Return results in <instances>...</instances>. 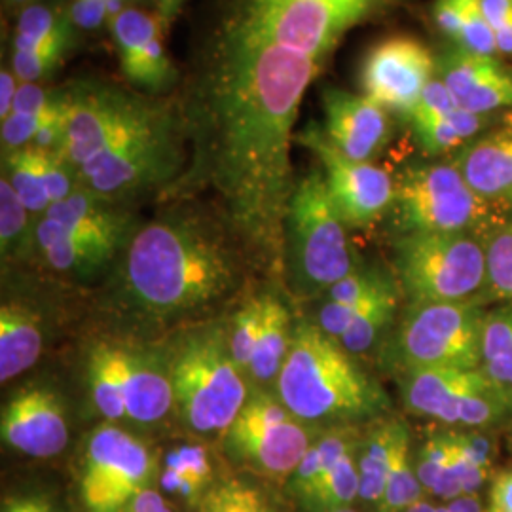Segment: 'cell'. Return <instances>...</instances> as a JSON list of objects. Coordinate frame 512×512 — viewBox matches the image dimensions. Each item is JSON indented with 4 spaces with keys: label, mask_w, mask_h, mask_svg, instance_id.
<instances>
[{
    "label": "cell",
    "mask_w": 512,
    "mask_h": 512,
    "mask_svg": "<svg viewBox=\"0 0 512 512\" xmlns=\"http://www.w3.org/2000/svg\"><path fill=\"white\" fill-rule=\"evenodd\" d=\"M154 458L147 444L114 423L86 440L80 467V497L86 512H118L148 488Z\"/></svg>",
    "instance_id": "7c38bea8"
},
{
    "label": "cell",
    "mask_w": 512,
    "mask_h": 512,
    "mask_svg": "<svg viewBox=\"0 0 512 512\" xmlns=\"http://www.w3.org/2000/svg\"><path fill=\"white\" fill-rule=\"evenodd\" d=\"M277 397L313 427H361L389 416L382 384L317 323L293 330L291 351L275 382Z\"/></svg>",
    "instance_id": "277c9868"
},
{
    "label": "cell",
    "mask_w": 512,
    "mask_h": 512,
    "mask_svg": "<svg viewBox=\"0 0 512 512\" xmlns=\"http://www.w3.org/2000/svg\"><path fill=\"white\" fill-rule=\"evenodd\" d=\"M67 131L59 154L78 183L126 203L156 188H173L188 167V139L177 95H148L103 74L65 86Z\"/></svg>",
    "instance_id": "7a4b0ae2"
},
{
    "label": "cell",
    "mask_w": 512,
    "mask_h": 512,
    "mask_svg": "<svg viewBox=\"0 0 512 512\" xmlns=\"http://www.w3.org/2000/svg\"><path fill=\"white\" fill-rule=\"evenodd\" d=\"M480 236L488 262V300L512 302V222L494 220Z\"/></svg>",
    "instance_id": "8d00e7d4"
},
{
    "label": "cell",
    "mask_w": 512,
    "mask_h": 512,
    "mask_svg": "<svg viewBox=\"0 0 512 512\" xmlns=\"http://www.w3.org/2000/svg\"><path fill=\"white\" fill-rule=\"evenodd\" d=\"M488 512H512V465L495 471L488 484Z\"/></svg>",
    "instance_id": "ee69618b"
},
{
    "label": "cell",
    "mask_w": 512,
    "mask_h": 512,
    "mask_svg": "<svg viewBox=\"0 0 512 512\" xmlns=\"http://www.w3.org/2000/svg\"><path fill=\"white\" fill-rule=\"evenodd\" d=\"M44 349L42 321L25 304L8 302L0 308V380L18 378L37 365Z\"/></svg>",
    "instance_id": "484cf974"
},
{
    "label": "cell",
    "mask_w": 512,
    "mask_h": 512,
    "mask_svg": "<svg viewBox=\"0 0 512 512\" xmlns=\"http://www.w3.org/2000/svg\"><path fill=\"white\" fill-rule=\"evenodd\" d=\"M31 2H35V0H4V4H8L10 8H25L27 4H31Z\"/></svg>",
    "instance_id": "816d5d0a"
},
{
    "label": "cell",
    "mask_w": 512,
    "mask_h": 512,
    "mask_svg": "<svg viewBox=\"0 0 512 512\" xmlns=\"http://www.w3.org/2000/svg\"><path fill=\"white\" fill-rule=\"evenodd\" d=\"M494 461L492 431L454 429V458L433 499L448 501L480 494L494 476Z\"/></svg>",
    "instance_id": "d4e9b609"
},
{
    "label": "cell",
    "mask_w": 512,
    "mask_h": 512,
    "mask_svg": "<svg viewBox=\"0 0 512 512\" xmlns=\"http://www.w3.org/2000/svg\"><path fill=\"white\" fill-rule=\"evenodd\" d=\"M293 330L287 306L274 294H264V317L249 366V378L262 385L277 382L291 351Z\"/></svg>",
    "instance_id": "f1b7e54d"
},
{
    "label": "cell",
    "mask_w": 512,
    "mask_h": 512,
    "mask_svg": "<svg viewBox=\"0 0 512 512\" xmlns=\"http://www.w3.org/2000/svg\"><path fill=\"white\" fill-rule=\"evenodd\" d=\"M440 80L461 109L478 116L512 105V74L494 55L458 50L444 57Z\"/></svg>",
    "instance_id": "44dd1931"
},
{
    "label": "cell",
    "mask_w": 512,
    "mask_h": 512,
    "mask_svg": "<svg viewBox=\"0 0 512 512\" xmlns=\"http://www.w3.org/2000/svg\"><path fill=\"white\" fill-rule=\"evenodd\" d=\"M427 154H442L475 137L484 116L461 109L440 78H433L408 118Z\"/></svg>",
    "instance_id": "7402d4cb"
},
{
    "label": "cell",
    "mask_w": 512,
    "mask_h": 512,
    "mask_svg": "<svg viewBox=\"0 0 512 512\" xmlns=\"http://www.w3.org/2000/svg\"><path fill=\"white\" fill-rule=\"evenodd\" d=\"M332 512H359V511H355V509H340V511H332Z\"/></svg>",
    "instance_id": "db71d44e"
},
{
    "label": "cell",
    "mask_w": 512,
    "mask_h": 512,
    "mask_svg": "<svg viewBox=\"0 0 512 512\" xmlns=\"http://www.w3.org/2000/svg\"><path fill=\"white\" fill-rule=\"evenodd\" d=\"M410 431L403 418L384 416L366 423L357 444L359 465V501L372 511H378L385 494V486L391 475L395 454L404 435Z\"/></svg>",
    "instance_id": "cb8c5ba5"
},
{
    "label": "cell",
    "mask_w": 512,
    "mask_h": 512,
    "mask_svg": "<svg viewBox=\"0 0 512 512\" xmlns=\"http://www.w3.org/2000/svg\"><path fill=\"white\" fill-rule=\"evenodd\" d=\"M118 512H175L169 503L165 501L164 495L156 490H152L150 486L141 490L135 495L129 503H126Z\"/></svg>",
    "instance_id": "bcb514c9"
},
{
    "label": "cell",
    "mask_w": 512,
    "mask_h": 512,
    "mask_svg": "<svg viewBox=\"0 0 512 512\" xmlns=\"http://www.w3.org/2000/svg\"><path fill=\"white\" fill-rule=\"evenodd\" d=\"M403 291L397 279L389 274L376 293L368 298L363 311L340 338L342 348L353 357H363L372 349L382 348L385 338L397 323Z\"/></svg>",
    "instance_id": "83f0119b"
},
{
    "label": "cell",
    "mask_w": 512,
    "mask_h": 512,
    "mask_svg": "<svg viewBox=\"0 0 512 512\" xmlns=\"http://www.w3.org/2000/svg\"><path fill=\"white\" fill-rule=\"evenodd\" d=\"M480 370L512 393V302H499L484 311Z\"/></svg>",
    "instance_id": "1f68e13d"
},
{
    "label": "cell",
    "mask_w": 512,
    "mask_h": 512,
    "mask_svg": "<svg viewBox=\"0 0 512 512\" xmlns=\"http://www.w3.org/2000/svg\"><path fill=\"white\" fill-rule=\"evenodd\" d=\"M2 512H54V509L42 495H16L4 499Z\"/></svg>",
    "instance_id": "c3c4849f"
},
{
    "label": "cell",
    "mask_w": 512,
    "mask_h": 512,
    "mask_svg": "<svg viewBox=\"0 0 512 512\" xmlns=\"http://www.w3.org/2000/svg\"><path fill=\"white\" fill-rule=\"evenodd\" d=\"M69 0H35L19 10L12 38V71L19 82H42L54 74L78 42Z\"/></svg>",
    "instance_id": "2e32d148"
},
{
    "label": "cell",
    "mask_w": 512,
    "mask_h": 512,
    "mask_svg": "<svg viewBox=\"0 0 512 512\" xmlns=\"http://www.w3.org/2000/svg\"><path fill=\"white\" fill-rule=\"evenodd\" d=\"M198 507V512H274L266 495L239 478L211 486Z\"/></svg>",
    "instance_id": "f35d334b"
},
{
    "label": "cell",
    "mask_w": 512,
    "mask_h": 512,
    "mask_svg": "<svg viewBox=\"0 0 512 512\" xmlns=\"http://www.w3.org/2000/svg\"><path fill=\"white\" fill-rule=\"evenodd\" d=\"M2 177L8 179L19 200L35 217H42L50 209L42 148L23 147L2 154Z\"/></svg>",
    "instance_id": "836d02e7"
},
{
    "label": "cell",
    "mask_w": 512,
    "mask_h": 512,
    "mask_svg": "<svg viewBox=\"0 0 512 512\" xmlns=\"http://www.w3.org/2000/svg\"><path fill=\"white\" fill-rule=\"evenodd\" d=\"M389 274L380 268L359 266L355 272L332 285L325 293V302L317 313V325L325 330L334 340L346 334L351 323L365 308L368 298L384 283Z\"/></svg>",
    "instance_id": "4316f807"
},
{
    "label": "cell",
    "mask_w": 512,
    "mask_h": 512,
    "mask_svg": "<svg viewBox=\"0 0 512 512\" xmlns=\"http://www.w3.org/2000/svg\"><path fill=\"white\" fill-rule=\"evenodd\" d=\"M459 27L458 42L463 50L480 55L497 54L494 31L482 12L480 0H458Z\"/></svg>",
    "instance_id": "60d3db41"
},
{
    "label": "cell",
    "mask_w": 512,
    "mask_h": 512,
    "mask_svg": "<svg viewBox=\"0 0 512 512\" xmlns=\"http://www.w3.org/2000/svg\"><path fill=\"white\" fill-rule=\"evenodd\" d=\"M88 384L97 412L109 421L128 420L120 368L112 342H97L88 353Z\"/></svg>",
    "instance_id": "d6a6232c"
},
{
    "label": "cell",
    "mask_w": 512,
    "mask_h": 512,
    "mask_svg": "<svg viewBox=\"0 0 512 512\" xmlns=\"http://www.w3.org/2000/svg\"><path fill=\"white\" fill-rule=\"evenodd\" d=\"M325 133L349 160L372 162L391 139L387 110L368 95L329 86L323 90Z\"/></svg>",
    "instance_id": "ac0fdd59"
},
{
    "label": "cell",
    "mask_w": 512,
    "mask_h": 512,
    "mask_svg": "<svg viewBox=\"0 0 512 512\" xmlns=\"http://www.w3.org/2000/svg\"><path fill=\"white\" fill-rule=\"evenodd\" d=\"M37 251L54 272L69 275L97 274L114 258L92 243L67 234L46 217L37 219Z\"/></svg>",
    "instance_id": "f546056e"
},
{
    "label": "cell",
    "mask_w": 512,
    "mask_h": 512,
    "mask_svg": "<svg viewBox=\"0 0 512 512\" xmlns=\"http://www.w3.org/2000/svg\"><path fill=\"white\" fill-rule=\"evenodd\" d=\"M507 439H509V442L512 444V423L507 427Z\"/></svg>",
    "instance_id": "f5cc1de1"
},
{
    "label": "cell",
    "mask_w": 512,
    "mask_h": 512,
    "mask_svg": "<svg viewBox=\"0 0 512 512\" xmlns=\"http://www.w3.org/2000/svg\"><path fill=\"white\" fill-rule=\"evenodd\" d=\"M37 251V220L19 200L6 177L0 179V255L2 260L27 258Z\"/></svg>",
    "instance_id": "e575fe53"
},
{
    "label": "cell",
    "mask_w": 512,
    "mask_h": 512,
    "mask_svg": "<svg viewBox=\"0 0 512 512\" xmlns=\"http://www.w3.org/2000/svg\"><path fill=\"white\" fill-rule=\"evenodd\" d=\"M435 78V59L412 37H389L366 54L361 86L385 110L406 118L420 103L427 84Z\"/></svg>",
    "instance_id": "9a60e30c"
},
{
    "label": "cell",
    "mask_w": 512,
    "mask_h": 512,
    "mask_svg": "<svg viewBox=\"0 0 512 512\" xmlns=\"http://www.w3.org/2000/svg\"><path fill=\"white\" fill-rule=\"evenodd\" d=\"M124 82L148 95H173L183 73L165 50L164 21L141 6H128L109 23Z\"/></svg>",
    "instance_id": "5bb4252c"
},
{
    "label": "cell",
    "mask_w": 512,
    "mask_h": 512,
    "mask_svg": "<svg viewBox=\"0 0 512 512\" xmlns=\"http://www.w3.org/2000/svg\"><path fill=\"white\" fill-rule=\"evenodd\" d=\"M509 202H511V203H512V196H511V200H509Z\"/></svg>",
    "instance_id": "11a10c76"
},
{
    "label": "cell",
    "mask_w": 512,
    "mask_h": 512,
    "mask_svg": "<svg viewBox=\"0 0 512 512\" xmlns=\"http://www.w3.org/2000/svg\"><path fill=\"white\" fill-rule=\"evenodd\" d=\"M18 88V76L12 69L4 67L0 71V120H6L10 116Z\"/></svg>",
    "instance_id": "681fc988"
},
{
    "label": "cell",
    "mask_w": 512,
    "mask_h": 512,
    "mask_svg": "<svg viewBox=\"0 0 512 512\" xmlns=\"http://www.w3.org/2000/svg\"><path fill=\"white\" fill-rule=\"evenodd\" d=\"M484 302H408L382 344L395 378L425 368H480Z\"/></svg>",
    "instance_id": "ba28073f"
},
{
    "label": "cell",
    "mask_w": 512,
    "mask_h": 512,
    "mask_svg": "<svg viewBox=\"0 0 512 512\" xmlns=\"http://www.w3.org/2000/svg\"><path fill=\"white\" fill-rule=\"evenodd\" d=\"M480 6L494 33L512 25V0H480Z\"/></svg>",
    "instance_id": "7dc6e473"
},
{
    "label": "cell",
    "mask_w": 512,
    "mask_h": 512,
    "mask_svg": "<svg viewBox=\"0 0 512 512\" xmlns=\"http://www.w3.org/2000/svg\"><path fill=\"white\" fill-rule=\"evenodd\" d=\"M492 203L482 200L454 162L410 165L395 179L393 211L399 236L416 232H476L488 228Z\"/></svg>",
    "instance_id": "30bf717a"
},
{
    "label": "cell",
    "mask_w": 512,
    "mask_h": 512,
    "mask_svg": "<svg viewBox=\"0 0 512 512\" xmlns=\"http://www.w3.org/2000/svg\"><path fill=\"white\" fill-rule=\"evenodd\" d=\"M148 2L152 4L154 14L164 21V25L169 31V27L173 25L175 19L179 18V14L183 12L184 4L188 0H148Z\"/></svg>",
    "instance_id": "f907efd6"
},
{
    "label": "cell",
    "mask_w": 512,
    "mask_h": 512,
    "mask_svg": "<svg viewBox=\"0 0 512 512\" xmlns=\"http://www.w3.org/2000/svg\"><path fill=\"white\" fill-rule=\"evenodd\" d=\"M222 219L173 211L129 239L122 296L139 315L164 323L207 310L234 291L238 256Z\"/></svg>",
    "instance_id": "3957f363"
},
{
    "label": "cell",
    "mask_w": 512,
    "mask_h": 512,
    "mask_svg": "<svg viewBox=\"0 0 512 512\" xmlns=\"http://www.w3.org/2000/svg\"><path fill=\"white\" fill-rule=\"evenodd\" d=\"M393 272L408 302L488 300V262L476 232L403 234L393 245Z\"/></svg>",
    "instance_id": "52a82bcc"
},
{
    "label": "cell",
    "mask_w": 512,
    "mask_h": 512,
    "mask_svg": "<svg viewBox=\"0 0 512 512\" xmlns=\"http://www.w3.org/2000/svg\"><path fill=\"white\" fill-rule=\"evenodd\" d=\"M406 512H488V503L482 495H461L456 499L439 501V499H421Z\"/></svg>",
    "instance_id": "7bdbcfd3"
},
{
    "label": "cell",
    "mask_w": 512,
    "mask_h": 512,
    "mask_svg": "<svg viewBox=\"0 0 512 512\" xmlns=\"http://www.w3.org/2000/svg\"><path fill=\"white\" fill-rule=\"evenodd\" d=\"M294 145L308 148L323 167L330 202L348 228H366L384 217L395 198V179L372 162H355L332 147L325 128L308 122Z\"/></svg>",
    "instance_id": "4fadbf2b"
},
{
    "label": "cell",
    "mask_w": 512,
    "mask_h": 512,
    "mask_svg": "<svg viewBox=\"0 0 512 512\" xmlns=\"http://www.w3.org/2000/svg\"><path fill=\"white\" fill-rule=\"evenodd\" d=\"M211 478L213 467L207 450L196 444H183L167 454L160 484L167 494L181 497L190 505H200L211 488Z\"/></svg>",
    "instance_id": "4dcf8cb0"
},
{
    "label": "cell",
    "mask_w": 512,
    "mask_h": 512,
    "mask_svg": "<svg viewBox=\"0 0 512 512\" xmlns=\"http://www.w3.org/2000/svg\"><path fill=\"white\" fill-rule=\"evenodd\" d=\"M404 408L452 429L495 431L512 423V393L480 368H425L395 378Z\"/></svg>",
    "instance_id": "9c48e42d"
},
{
    "label": "cell",
    "mask_w": 512,
    "mask_h": 512,
    "mask_svg": "<svg viewBox=\"0 0 512 512\" xmlns=\"http://www.w3.org/2000/svg\"><path fill=\"white\" fill-rule=\"evenodd\" d=\"M126 403L128 421L152 425L167 418L175 406L167 353L112 342Z\"/></svg>",
    "instance_id": "d6986e66"
},
{
    "label": "cell",
    "mask_w": 512,
    "mask_h": 512,
    "mask_svg": "<svg viewBox=\"0 0 512 512\" xmlns=\"http://www.w3.org/2000/svg\"><path fill=\"white\" fill-rule=\"evenodd\" d=\"M74 238L116 255L131 239V215L124 203L112 202L78 186L73 194L50 205L42 215Z\"/></svg>",
    "instance_id": "ffe728a7"
},
{
    "label": "cell",
    "mask_w": 512,
    "mask_h": 512,
    "mask_svg": "<svg viewBox=\"0 0 512 512\" xmlns=\"http://www.w3.org/2000/svg\"><path fill=\"white\" fill-rule=\"evenodd\" d=\"M128 6L122 0H69V14L78 31L109 29V23Z\"/></svg>",
    "instance_id": "b9f144b4"
},
{
    "label": "cell",
    "mask_w": 512,
    "mask_h": 512,
    "mask_svg": "<svg viewBox=\"0 0 512 512\" xmlns=\"http://www.w3.org/2000/svg\"><path fill=\"white\" fill-rule=\"evenodd\" d=\"M317 435L319 431L296 418L279 397L258 391L249 395L224 431V448L230 458L260 475L285 480L293 476Z\"/></svg>",
    "instance_id": "8fae6325"
},
{
    "label": "cell",
    "mask_w": 512,
    "mask_h": 512,
    "mask_svg": "<svg viewBox=\"0 0 512 512\" xmlns=\"http://www.w3.org/2000/svg\"><path fill=\"white\" fill-rule=\"evenodd\" d=\"M423 497L425 490L414 467V442L408 431L397 448L385 494L376 512H406Z\"/></svg>",
    "instance_id": "74e56055"
},
{
    "label": "cell",
    "mask_w": 512,
    "mask_h": 512,
    "mask_svg": "<svg viewBox=\"0 0 512 512\" xmlns=\"http://www.w3.org/2000/svg\"><path fill=\"white\" fill-rule=\"evenodd\" d=\"M281 256L293 293L308 298L327 293L361 266L351 251L348 226L330 202L321 169H313L296 183L285 217Z\"/></svg>",
    "instance_id": "8992f818"
},
{
    "label": "cell",
    "mask_w": 512,
    "mask_h": 512,
    "mask_svg": "<svg viewBox=\"0 0 512 512\" xmlns=\"http://www.w3.org/2000/svg\"><path fill=\"white\" fill-rule=\"evenodd\" d=\"M357 444L351 446L321 480L317 492L311 499V511L332 512L351 509V505L359 499L361 480H359V465H357Z\"/></svg>",
    "instance_id": "d590c367"
},
{
    "label": "cell",
    "mask_w": 512,
    "mask_h": 512,
    "mask_svg": "<svg viewBox=\"0 0 512 512\" xmlns=\"http://www.w3.org/2000/svg\"><path fill=\"white\" fill-rule=\"evenodd\" d=\"M165 353L175 408L186 427L200 435L224 433L249 399L247 376L232 357L228 329L190 330Z\"/></svg>",
    "instance_id": "5b68a950"
},
{
    "label": "cell",
    "mask_w": 512,
    "mask_h": 512,
    "mask_svg": "<svg viewBox=\"0 0 512 512\" xmlns=\"http://www.w3.org/2000/svg\"><path fill=\"white\" fill-rule=\"evenodd\" d=\"M452 162L482 200H511L512 126L467 145Z\"/></svg>",
    "instance_id": "603a6c76"
},
{
    "label": "cell",
    "mask_w": 512,
    "mask_h": 512,
    "mask_svg": "<svg viewBox=\"0 0 512 512\" xmlns=\"http://www.w3.org/2000/svg\"><path fill=\"white\" fill-rule=\"evenodd\" d=\"M433 18L444 35L458 40L461 27L458 0H437L433 6Z\"/></svg>",
    "instance_id": "f6af8a7d"
},
{
    "label": "cell",
    "mask_w": 512,
    "mask_h": 512,
    "mask_svg": "<svg viewBox=\"0 0 512 512\" xmlns=\"http://www.w3.org/2000/svg\"><path fill=\"white\" fill-rule=\"evenodd\" d=\"M403 0H202L177 101L188 167L171 190L209 188L230 232L283 251L302 99L344 37Z\"/></svg>",
    "instance_id": "6da1fadb"
},
{
    "label": "cell",
    "mask_w": 512,
    "mask_h": 512,
    "mask_svg": "<svg viewBox=\"0 0 512 512\" xmlns=\"http://www.w3.org/2000/svg\"><path fill=\"white\" fill-rule=\"evenodd\" d=\"M262 317H264V294L251 298L234 315L232 325L228 329V342H230L232 357L245 376H249V366L253 359Z\"/></svg>",
    "instance_id": "ab89813d"
},
{
    "label": "cell",
    "mask_w": 512,
    "mask_h": 512,
    "mask_svg": "<svg viewBox=\"0 0 512 512\" xmlns=\"http://www.w3.org/2000/svg\"><path fill=\"white\" fill-rule=\"evenodd\" d=\"M0 435L6 446L31 458L61 454L69 442V423L59 395L48 387H27L4 404Z\"/></svg>",
    "instance_id": "e0dca14e"
}]
</instances>
